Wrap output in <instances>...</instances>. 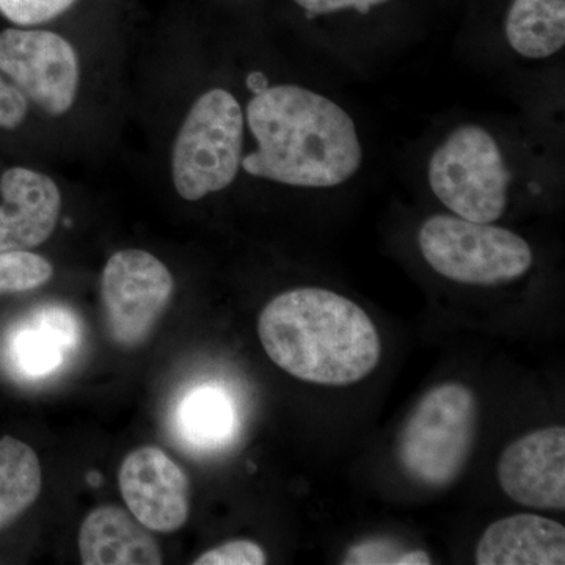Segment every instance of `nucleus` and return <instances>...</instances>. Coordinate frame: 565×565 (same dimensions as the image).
Returning a JSON list of instances; mask_svg holds the SVG:
<instances>
[{
  "label": "nucleus",
  "instance_id": "f257e3e1",
  "mask_svg": "<svg viewBox=\"0 0 565 565\" xmlns=\"http://www.w3.org/2000/svg\"><path fill=\"white\" fill-rule=\"evenodd\" d=\"M252 90L244 115L256 148L244 154L245 173L307 191H332L359 177L362 132L343 104L294 82H255Z\"/></svg>",
  "mask_w": 565,
  "mask_h": 565
},
{
  "label": "nucleus",
  "instance_id": "f03ea898",
  "mask_svg": "<svg viewBox=\"0 0 565 565\" xmlns=\"http://www.w3.org/2000/svg\"><path fill=\"white\" fill-rule=\"evenodd\" d=\"M258 337L267 356L299 381L359 384L381 362V334L359 305L330 289H291L264 307Z\"/></svg>",
  "mask_w": 565,
  "mask_h": 565
},
{
  "label": "nucleus",
  "instance_id": "7ed1b4c3",
  "mask_svg": "<svg viewBox=\"0 0 565 565\" xmlns=\"http://www.w3.org/2000/svg\"><path fill=\"white\" fill-rule=\"evenodd\" d=\"M424 181L449 214L497 223L508 214L519 185L534 182V174L509 134L470 120L438 137L427 152Z\"/></svg>",
  "mask_w": 565,
  "mask_h": 565
},
{
  "label": "nucleus",
  "instance_id": "20e7f679",
  "mask_svg": "<svg viewBox=\"0 0 565 565\" xmlns=\"http://www.w3.org/2000/svg\"><path fill=\"white\" fill-rule=\"evenodd\" d=\"M419 253L435 274L465 286L493 288L522 280L534 267L531 244L498 223L441 212L418 230Z\"/></svg>",
  "mask_w": 565,
  "mask_h": 565
},
{
  "label": "nucleus",
  "instance_id": "39448f33",
  "mask_svg": "<svg viewBox=\"0 0 565 565\" xmlns=\"http://www.w3.org/2000/svg\"><path fill=\"white\" fill-rule=\"evenodd\" d=\"M245 115L225 88L203 93L182 122L173 147V184L188 202L225 191L243 170Z\"/></svg>",
  "mask_w": 565,
  "mask_h": 565
},
{
  "label": "nucleus",
  "instance_id": "423d86ee",
  "mask_svg": "<svg viewBox=\"0 0 565 565\" xmlns=\"http://www.w3.org/2000/svg\"><path fill=\"white\" fill-rule=\"evenodd\" d=\"M478 404L468 386L448 382L424 394L401 434L399 462L415 482L445 489L473 451Z\"/></svg>",
  "mask_w": 565,
  "mask_h": 565
},
{
  "label": "nucleus",
  "instance_id": "0eeeda50",
  "mask_svg": "<svg viewBox=\"0 0 565 565\" xmlns=\"http://www.w3.org/2000/svg\"><path fill=\"white\" fill-rule=\"evenodd\" d=\"M174 281L166 264L145 250H121L104 267L102 297L111 340L136 348L169 307Z\"/></svg>",
  "mask_w": 565,
  "mask_h": 565
},
{
  "label": "nucleus",
  "instance_id": "6e6552de",
  "mask_svg": "<svg viewBox=\"0 0 565 565\" xmlns=\"http://www.w3.org/2000/svg\"><path fill=\"white\" fill-rule=\"evenodd\" d=\"M0 71L52 117L73 107L79 62L70 41L57 33L7 29L0 33Z\"/></svg>",
  "mask_w": 565,
  "mask_h": 565
},
{
  "label": "nucleus",
  "instance_id": "1a4fd4ad",
  "mask_svg": "<svg viewBox=\"0 0 565 565\" xmlns=\"http://www.w3.org/2000/svg\"><path fill=\"white\" fill-rule=\"evenodd\" d=\"M129 512L154 533H174L191 512V486L180 465L162 449L143 446L126 457L118 473Z\"/></svg>",
  "mask_w": 565,
  "mask_h": 565
},
{
  "label": "nucleus",
  "instance_id": "9d476101",
  "mask_svg": "<svg viewBox=\"0 0 565 565\" xmlns=\"http://www.w3.org/2000/svg\"><path fill=\"white\" fill-rule=\"evenodd\" d=\"M498 481L516 504L565 509V429L545 427L520 437L498 460Z\"/></svg>",
  "mask_w": 565,
  "mask_h": 565
},
{
  "label": "nucleus",
  "instance_id": "9b49d317",
  "mask_svg": "<svg viewBox=\"0 0 565 565\" xmlns=\"http://www.w3.org/2000/svg\"><path fill=\"white\" fill-rule=\"evenodd\" d=\"M79 318L63 305H43L11 327L3 356L14 377L41 382L63 370L79 349Z\"/></svg>",
  "mask_w": 565,
  "mask_h": 565
},
{
  "label": "nucleus",
  "instance_id": "f8f14e48",
  "mask_svg": "<svg viewBox=\"0 0 565 565\" xmlns=\"http://www.w3.org/2000/svg\"><path fill=\"white\" fill-rule=\"evenodd\" d=\"M0 253L46 243L57 226L62 195L46 174L13 167L0 178Z\"/></svg>",
  "mask_w": 565,
  "mask_h": 565
},
{
  "label": "nucleus",
  "instance_id": "ddd939ff",
  "mask_svg": "<svg viewBox=\"0 0 565 565\" xmlns=\"http://www.w3.org/2000/svg\"><path fill=\"white\" fill-rule=\"evenodd\" d=\"M478 565H563L565 527L534 514L505 516L492 523L476 548Z\"/></svg>",
  "mask_w": 565,
  "mask_h": 565
},
{
  "label": "nucleus",
  "instance_id": "4468645a",
  "mask_svg": "<svg viewBox=\"0 0 565 565\" xmlns=\"http://www.w3.org/2000/svg\"><path fill=\"white\" fill-rule=\"evenodd\" d=\"M85 565H159L162 553L150 530L118 505H102L87 515L79 531Z\"/></svg>",
  "mask_w": 565,
  "mask_h": 565
},
{
  "label": "nucleus",
  "instance_id": "2eb2a0df",
  "mask_svg": "<svg viewBox=\"0 0 565 565\" xmlns=\"http://www.w3.org/2000/svg\"><path fill=\"white\" fill-rule=\"evenodd\" d=\"M501 32L520 61H552L565 46V0H509Z\"/></svg>",
  "mask_w": 565,
  "mask_h": 565
},
{
  "label": "nucleus",
  "instance_id": "dca6fc26",
  "mask_svg": "<svg viewBox=\"0 0 565 565\" xmlns=\"http://www.w3.org/2000/svg\"><path fill=\"white\" fill-rule=\"evenodd\" d=\"M236 427V407L232 396L221 386H195L178 404V435L185 445L200 451L228 445Z\"/></svg>",
  "mask_w": 565,
  "mask_h": 565
},
{
  "label": "nucleus",
  "instance_id": "f3484780",
  "mask_svg": "<svg viewBox=\"0 0 565 565\" xmlns=\"http://www.w3.org/2000/svg\"><path fill=\"white\" fill-rule=\"evenodd\" d=\"M41 492V465L31 446L17 438L0 440V530L24 514Z\"/></svg>",
  "mask_w": 565,
  "mask_h": 565
},
{
  "label": "nucleus",
  "instance_id": "a211bd4d",
  "mask_svg": "<svg viewBox=\"0 0 565 565\" xmlns=\"http://www.w3.org/2000/svg\"><path fill=\"white\" fill-rule=\"evenodd\" d=\"M54 267L29 250L0 253V294L28 292L46 285Z\"/></svg>",
  "mask_w": 565,
  "mask_h": 565
},
{
  "label": "nucleus",
  "instance_id": "6ab92c4d",
  "mask_svg": "<svg viewBox=\"0 0 565 565\" xmlns=\"http://www.w3.org/2000/svg\"><path fill=\"white\" fill-rule=\"evenodd\" d=\"M343 564L429 565L433 557L423 550H404L396 542L379 539L352 546L345 553Z\"/></svg>",
  "mask_w": 565,
  "mask_h": 565
},
{
  "label": "nucleus",
  "instance_id": "aec40b11",
  "mask_svg": "<svg viewBox=\"0 0 565 565\" xmlns=\"http://www.w3.org/2000/svg\"><path fill=\"white\" fill-rule=\"evenodd\" d=\"M297 9L311 21L333 18H367L386 9L394 0H292Z\"/></svg>",
  "mask_w": 565,
  "mask_h": 565
},
{
  "label": "nucleus",
  "instance_id": "412c9836",
  "mask_svg": "<svg viewBox=\"0 0 565 565\" xmlns=\"http://www.w3.org/2000/svg\"><path fill=\"white\" fill-rule=\"evenodd\" d=\"M76 0H0V13L17 25H39L61 17Z\"/></svg>",
  "mask_w": 565,
  "mask_h": 565
},
{
  "label": "nucleus",
  "instance_id": "4be33fe9",
  "mask_svg": "<svg viewBox=\"0 0 565 565\" xmlns=\"http://www.w3.org/2000/svg\"><path fill=\"white\" fill-rule=\"evenodd\" d=\"M266 552L252 541H232L215 546L195 561V565H264Z\"/></svg>",
  "mask_w": 565,
  "mask_h": 565
},
{
  "label": "nucleus",
  "instance_id": "5701e85b",
  "mask_svg": "<svg viewBox=\"0 0 565 565\" xmlns=\"http://www.w3.org/2000/svg\"><path fill=\"white\" fill-rule=\"evenodd\" d=\"M28 98L0 76V128L17 129L28 115Z\"/></svg>",
  "mask_w": 565,
  "mask_h": 565
}]
</instances>
